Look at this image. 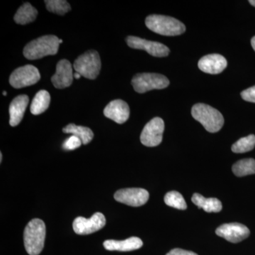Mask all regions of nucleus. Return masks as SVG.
I'll use <instances>...</instances> for the list:
<instances>
[{"mask_svg":"<svg viewBox=\"0 0 255 255\" xmlns=\"http://www.w3.org/2000/svg\"><path fill=\"white\" fill-rule=\"evenodd\" d=\"M191 201L199 209H203L207 213H219L222 210L221 201L216 198L206 199L204 196L196 193L192 196Z\"/></svg>","mask_w":255,"mask_h":255,"instance_id":"a211bd4d","label":"nucleus"},{"mask_svg":"<svg viewBox=\"0 0 255 255\" xmlns=\"http://www.w3.org/2000/svg\"><path fill=\"white\" fill-rule=\"evenodd\" d=\"M227 65V60L223 55L219 54L205 55L199 60L198 63V66L201 71L212 75L222 73Z\"/></svg>","mask_w":255,"mask_h":255,"instance_id":"2eb2a0df","label":"nucleus"},{"mask_svg":"<svg viewBox=\"0 0 255 255\" xmlns=\"http://www.w3.org/2000/svg\"><path fill=\"white\" fill-rule=\"evenodd\" d=\"M0 162H2V154L0 153Z\"/></svg>","mask_w":255,"mask_h":255,"instance_id":"2f4dec72","label":"nucleus"},{"mask_svg":"<svg viewBox=\"0 0 255 255\" xmlns=\"http://www.w3.org/2000/svg\"><path fill=\"white\" fill-rule=\"evenodd\" d=\"M148 191L141 188H128L120 189L114 194V199L122 204L138 207L145 204L148 201Z\"/></svg>","mask_w":255,"mask_h":255,"instance_id":"1a4fd4ad","label":"nucleus"},{"mask_svg":"<svg viewBox=\"0 0 255 255\" xmlns=\"http://www.w3.org/2000/svg\"><path fill=\"white\" fill-rule=\"evenodd\" d=\"M41 75L36 67L26 65L20 67L11 73L9 83L14 88L21 89L31 86L39 81Z\"/></svg>","mask_w":255,"mask_h":255,"instance_id":"0eeeda50","label":"nucleus"},{"mask_svg":"<svg viewBox=\"0 0 255 255\" xmlns=\"http://www.w3.org/2000/svg\"><path fill=\"white\" fill-rule=\"evenodd\" d=\"M251 45L255 51V36L253 37V38L251 39Z\"/></svg>","mask_w":255,"mask_h":255,"instance_id":"c85d7f7f","label":"nucleus"},{"mask_svg":"<svg viewBox=\"0 0 255 255\" xmlns=\"http://www.w3.org/2000/svg\"><path fill=\"white\" fill-rule=\"evenodd\" d=\"M104 114L107 118L112 119L116 123H125L129 119L130 109L127 102L122 100L112 101L104 110Z\"/></svg>","mask_w":255,"mask_h":255,"instance_id":"4468645a","label":"nucleus"},{"mask_svg":"<svg viewBox=\"0 0 255 255\" xmlns=\"http://www.w3.org/2000/svg\"><path fill=\"white\" fill-rule=\"evenodd\" d=\"M82 144V142L79 137L72 135L63 142V147L65 150H73L80 147Z\"/></svg>","mask_w":255,"mask_h":255,"instance_id":"a878e982","label":"nucleus"},{"mask_svg":"<svg viewBox=\"0 0 255 255\" xmlns=\"http://www.w3.org/2000/svg\"><path fill=\"white\" fill-rule=\"evenodd\" d=\"M63 43V40L60 39V43Z\"/></svg>","mask_w":255,"mask_h":255,"instance_id":"72a5a7b5","label":"nucleus"},{"mask_svg":"<svg viewBox=\"0 0 255 255\" xmlns=\"http://www.w3.org/2000/svg\"><path fill=\"white\" fill-rule=\"evenodd\" d=\"M232 170L235 175L242 177L255 174V159H243L233 164Z\"/></svg>","mask_w":255,"mask_h":255,"instance_id":"4be33fe9","label":"nucleus"},{"mask_svg":"<svg viewBox=\"0 0 255 255\" xmlns=\"http://www.w3.org/2000/svg\"><path fill=\"white\" fill-rule=\"evenodd\" d=\"M63 131L65 133L72 134L79 137L84 145H87L91 142L94 137V133L91 129L81 126H77L74 124H69L67 127L63 128Z\"/></svg>","mask_w":255,"mask_h":255,"instance_id":"412c9836","label":"nucleus"},{"mask_svg":"<svg viewBox=\"0 0 255 255\" xmlns=\"http://www.w3.org/2000/svg\"><path fill=\"white\" fill-rule=\"evenodd\" d=\"M241 97L247 102L255 103V86L250 87L241 92Z\"/></svg>","mask_w":255,"mask_h":255,"instance_id":"bb28decb","label":"nucleus"},{"mask_svg":"<svg viewBox=\"0 0 255 255\" xmlns=\"http://www.w3.org/2000/svg\"><path fill=\"white\" fill-rule=\"evenodd\" d=\"M46 9L48 11L55 14L64 15L71 10V6L65 0H46Z\"/></svg>","mask_w":255,"mask_h":255,"instance_id":"393cba45","label":"nucleus"},{"mask_svg":"<svg viewBox=\"0 0 255 255\" xmlns=\"http://www.w3.org/2000/svg\"><path fill=\"white\" fill-rule=\"evenodd\" d=\"M164 202L167 206L179 210L187 209V206L182 194L176 191L167 193L164 196Z\"/></svg>","mask_w":255,"mask_h":255,"instance_id":"b1692460","label":"nucleus"},{"mask_svg":"<svg viewBox=\"0 0 255 255\" xmlns=\"http://www.w3.org/2000/svg\"><path fill=\"white\" fill-rule=\"evenodd\" d=\"M50 94L46 90H41L36 94L31 102V113L33 115H39L46 112L49 107Z\"/></svg>","mask_w":255,"mask_h":255,"instance_id":"aec40b11","label":"nucleus"},{"mask_svg":"<svg viewBox=\"0 0 255 255\" xmlns=\"http://www.w3.org/2000/svg\"><path fill=\"white\" fill-rule=\"evenodd\" d=\"M216 233L219 237L233 243H238L249 237L251 234L249 228L238 223H226L219 226Z\"/></svg>","mask_w":255,"mask_h":255,"instance_id":"f8f14e48","label":"nucleus"},{"mask_svg":"<svg viewBox=\"0 0 255 255\" xmlns=\"http://www.w3.org/2000/svg\"><path fill=\"white\" fill-rule=\"evenodd\" d=\"M81 75H80V74L78 73H75V74H74V78L77 79V80H78V79H80V78H81Z\"/></svg>","mask_w":255,"mask_h":255,"instance_id":"c756f323","label":"nucleus"},{"mask_svg":"<svg viewBox=\"0 0 255 255\" xmlns=\"http://www.w3.org/2000/svg\"><path fill=\"white\" fill-rule=\"evenodd\" d=\"M255 147V135H250L242 137L232 146V151L235 153H245L253 150Z\"/></svg>","mask_w":255,"mask_h":255,"instance_id":"5701e85b","label":"nucleus"},{"mask_svg":"<svg viewBox=\"0 0 255 255\" xmlns=\"http://www.w3.org/2000/svg\"><path fill=\"white\" fill-rule=\"evenodd\" d=\"M249 3L255 7V0H250Z\"/></svg>","mask_w":255,"mask_h":255,"instance_id":"7c9ffc66","label":"nucleus"},{"mask_svg":"<svg viewBox=\"0 0 255 255\" xmlns=\"http://www.w3.org/2000/svg\"><path fill=\"white\" fill-rule=\"evenodd\" d=\"M131 84L137 93H145L150 90H162L169 86L168 79L157 73L137 74L132 79Z\"/></svg>","mask_w":255,"mask_h":255,"instance_id":"423d86ee","label":"nucleus"},{"mask_svg":"<svg viewBox=\"0 0 255 255\" xmlns=\"http://www.w3.org/2000/svg\"><path fill=\"white\" fill-rule=\"evenodd\" d=\"M164 130V121L155 117L150 121L144 127L140 135V141L147 147H155L162 141Z\"/></svg>","mask_w":255,"mask_h":255,"instance_id":"6e6552de","label":"nucleus"},{"mask_svg":"<svg viewBox=\"0 0 255 255\" xmlns=\"http://www.w3.org/2000/svg\"><path fill=\"white\" fill-rule=\"evenodd\" d=\"M38 11L30 3H24L20 6L14 15V21L18 24L25 25L36 20Z\"/></svg>","mask_w":255,"mask_h":255,"instance_id":"6ab92c4d","label":"nucleus"},{"mask_svg":"<svg viewBox=\"0 0 255 255\" xmlns=\"http://www.w3.org/2000/svg\"><path fill=\"white\" fill-rule=\"evenodd\" d=\"M73 66L76 73L81 76L89 80H95L102 66L100 54L95 50H88L77 58Z\"/></svg>","mask_w":255,"mask_h":255,"instance_id":"39448f33","label":"nucleus"},{"mask_svg":"<svg viewBox=\"0 0 255 255\" xmlns=\"http://www.w3.org/2000/svg\"><path fill=\"white\" fill-rule=\"evenodd\" d=\"M106 218L102 213L97 212L90 219L78 217L74 221L73 227L75 233L80 236H85L97 232L105 227Z\"/></svg>","mask_w":255,"mask_h":255,"instance_id":"9d476101","label":"nucleus"},{"mask_svg":"<svg viewBox=\"0 0 255 255\" xmlns=\"http://www.w3.org/2000/svg\"><path fill=\"white\" fill-rule=\"evenodd\" d=\"M46 228L39 219L31 220L25 228L23 241L26 252L30 255H38L44 248Z\"/></svg>","mask_w":255,"mask_h":255,"instance_id":"f257e3e1","label":"nucleus"},{"mask_svg":"<svg viewBox=\"0 0 255 255\" xmlns=\"http://www.w3.org/2000/svg\"><path fill=\"white\" fill-rule=\"evenodd\" d=\"M191 115L210 132L219 131L224 124L222 114L205 104H196L193 106Z\"/></svg>","mask_w":255,"mask_h":255,"instance_id":"20e7f679","label":"nucleus"},{"mask_svg":"<svg viewBox=\"0 0 255 255\" xmlns=\"http://www.w3.org/2000/svg\"><path fill=\"white\" fill-rule=\"evenodd\" d=\"M143 243L141 239L137 237L128 238L124 241L107 240L104 243V247L107 251L130 252L140 249Z\"/></svg>","mask_w":255,"mask_h":255,"instance_id":"f3484780","label":"nucleus"},{"mask_svg":"<svg viewBox=\"0 0 255 255\" xmlns=\"http://www.w3.org/2000/svg\"><path fill=\"white\" fill-rule=\"evenodd\" d=\"M3 95L6 96V91H4V92H3Z\"/></svg>","mask_w":255,"mask_h":255,"instance_id":"473e14b6","label":"nucleus"},{"mask_svg":"<svg viewBox=\"0 0 255 255\" xmlns=\"http://www.w3.org/2000/svg\"><path fill=\"white\" fill-rule=\"evenodd\" d=\"M166 255H198L193 252L184 251V250L179 249V248H175L169 252Z\"/></svg>","mask_w":255,"mask_h":255,"instance_id":"cd10ccee","label":"nucleus"},{"mask_svg":"<svg viewBox=\"0 0 255 255\" xmlns=\"http://www.w3.org/2000/svg\"><path fill=\"white\" fill-rule=\"evenodd\" d=\"M128 46L134 49L144 50L149 54L154 57H166L169 55L168 47L164 46L158 42L147 41L136 36H128L127 38Z\"/></svg>","mask_w":255,"mask_h":255,"instance_id":"9b49d317","label":"nucleus"},{"mask_svg":"<svg viewBox=\"0 0 255 255\" xmlns=\"http://www.w3.org/2000/svg\"><path fill=\"white\" fill-rule=\"evenodd\" d=\"M74 75L71 63L68 60H61L56 66V73L52 77L51 82L57 89H64L73 84Z\"/></svg>","mask_w":255,"mask_h":255,"instance_id":"ddd939ff","label":"nucleus"},{"mask_svg":"<svg viewBox=\"0 0 255 255\" xmlns=\"http://www.w3.org/2000/svg\"><path fill=\"white\" fill-rule=\"evenodd\" d=\"M29 102L27 95H22L15 97L9 106V124L11 127H16L22 120Z\"/></svg>","mask_w":255,"mask_h":255,"instance_id":"dca6fc26","label":"nucleus"},{"mask_svg":"<svg viewBox=\"0 0 255 255\" xmlns=\"http://www.w3.org/2000/svg\"><path fill=\"white\" fill-rule=\"evenodd\" d=\"M145 24L150 31L162 36H179L186 31L184 23L176 18L164 15H150L146 18Z\"/></svg>","mask_w":255,"mask_h":255,"instance_id":"7ed1b4c3","label":"nucleus"},{"mask_svg":"<svg viewBox=\"0 0 255 255\" xmlns=\"http://www.w3.org/2000/svg\"><path fill=\"white\" fill-rule=\"evenodd\" d=\"M60 39L54 35H47L33 40L25 46L23 55L28 60H38L54 55L59 49Z\"/></svg>","mask_w":255,"mask_h":255,"instance_id":"f03ea898","label":"nucleus"}]
</instances>
